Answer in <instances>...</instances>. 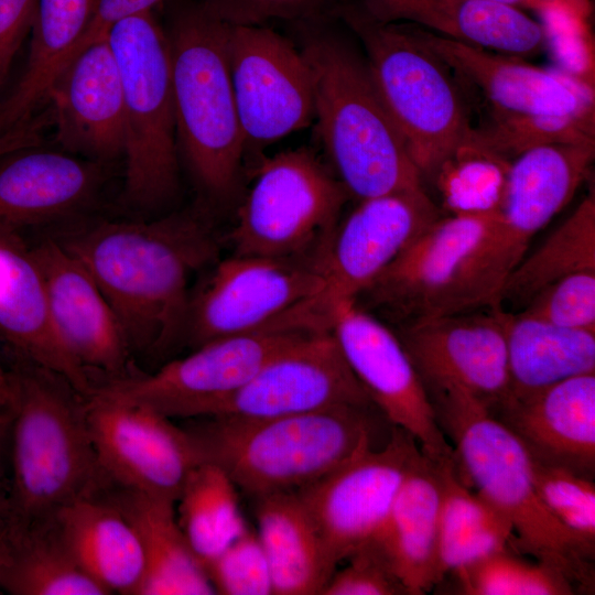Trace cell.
<instances>
[{
    "label": "cell",
    "mask_w": 595,
    "mask_h": 595,
    "mask_svg": "<svg viewBox=\"0 0 595 595\" xmlns=\"http://www.w3.org/2000/svg\"><path fill=\"white\" fill-rule=\"evenodd\" d=\"M510 162L470 139L440 166L430 183L446 215L495 216L504 199Z\"/></svg>",
    "instance_id": "obj_38"
},
{
    "label": "cell",
    "mask_w": 595,
    "mask_h": 595,
    "mask_svg": "<svg viewBox=\"0 0 595 595\" xmlns=\"http://www.w3.org/2000/svg\"><path fill=\"white\" fill-rule=\"evenodd\" d=\"M273 595H317L331 578L320 539L295 491L253 499Z\"/></svg>",
    "instance_id": "obj_33"
},
{
    "label": "cell",
    "mask_w": 595,
    "mask_h": 595,
    "mask_svg": "<svg viewBox=\"0 0 595 595\" xmlns=\"http://www.w3.org/2000/svg\"><path fill=\"white\" fill-rule=\"evenodd\" d=\"M465 595H572L573 583L559 570L512 553L509 548L451 573Z\"/></svg>",
    "instance_id": "obj_39"
},
{
    "label": "cell",
    "mask_w": 595,
    "mask_h": 595,
    "mask_svg": "<svg viewBox=\"0 0 595 595\" xmlns=\"http://www.w3.org/2000/svg\"><path fill=\"white\" fill-rule=\"evenodd\" d=\"M433 407L454 444L458 478L509 520L511 547L562 572L580 593H593L595 548L547 508L534 486L531 458L515 434L467 394L442 396Z\"/></svg>",
    "instance_id": "obj_6"
},
{
    "label": "cell",
    "mask_w": 595,
    "mask_h": 595,
    "mask_svg": "<svg viewBox=\"0 0 595 595\" xmlns=\"http://www.w3.org/2000/svg\"><path fill=\"white\" fill-rule=\"evenodd\" d=\"M0 336L29 363L67 379L88 397L95 385L61 342L51 320L45 283L19 231L0 228Z\"/></svg>",
    "instance_id": "obj_25"
},
{
    "label": "cell",
    "mask_w": 595,
    "mask_h": 595,
    "mask_svg": "<svg viewBox=\"0 0 595 595\" xmlns=\"http://www.w3.org/2000/svg\"><path fill=\"white\" fill-rule=\"evenodd\" d=\"M164 31L180 161L202 205L239 203L246 145L229 71V24L198 0H171Z\"/></svg>",
    "instance_id": "obj_4"
},
{
    "label": "cell",
    "mask_w": 595,
    "mask_h": 595,
    "mask_svg": "<svg viewBox=\"0 0 595 595\" xmlns=\"http://www.w3.org/2000/svg\"><path fill=\"white\" fill-rule=\"evenodd\" d=\"M349 197L311 149L277 153L261 161L238 203L232 255L320 264Z\"/></svg>",
    "instance_id": "obj_10"
},
{
    "label": "cell",
    "mask_w": 595,
    "mask_h": 595,
    "mask_svg": "<svg viewBox=\"0 0 595 595\" xmlns=\"http://www.w3.org/2000/svg\"><path fill=\"white\" fill-rule=\"evenodd\" d=\"M335 571L321 595H409L379 544L370 539Z\"/></svg>",
    "instance_id": "obj_46"
},
{
    "label": "cell",
    "mask_w": 595,
    "mask_h": 595,
    "mask_svg": "<svg viewBox=\"0 0 595 595\" xmlns=\"http://www.w3.org/2000/svg\"><path fill=\"white\" fill-rule=\"evenodd\" d=\"M125 105V203L137 210L169 204L180 186V156L167 37L151 11L128 17L107 34Z\"/></svg>",
    "instance_id": "obj_8"
},
{
    "label": "cell",
    "mask_w": 595,
    "mask_h": 595,
    "mask_svg": "<svg viewBox=\"0 0 595 595\" xmlns=\"http://www.w3.org/2000/svg\"><path fill=\"white\" fill-rule=\"evenodd\" d=\"M595 143H554L527 150L511 160L493 248L516 262L531 239L571 201L586 178Z\"/></svg>",
    "instance_id": "obj_23"
},
{
    "label": "cell",
    "mask_w": 595,
    "mask_h": 595,
    "mask_svg": "<svg viewBox=\"0 0 595 595\" xmlns=\"http://www.w3.org/2000/svg\"><path fill=\"white\" fill-rule=\"evenodd\" d=\"M442 215L425 188L359 201L339 220L320 261L329 306L356 301Z\"/></svg>",
    "instance_id": "obj_19"
},
{
    "label": "cell",
    "mask_w": 595,
    "mask_h": 595,
    "mask_svg": "<svg viewBox=\"0 0 595 595\" xmlns=\"http://www.w3.org/2000/svg\"><path fill=\"white\" fill-rule=\"evenodd\" d=\"M544 45L560 72L594 88V46L587 20L560 10H542Z\"/></svg>",
    "instance_id": "obj_45"
},
{
    "label": "cell",
    "mask_w": 595,
    "mask_h": 595,
    "mask_svg": "<svg viewBox=\"0 0 595 595\" xmlns=\"http://www.w3.org/2000/svg\"><path fill=\"white\" fill-rule=\"evenodd\" d=\"M228 61L246 151L315 118L312 73L291 39L268 25H229Z\"/></svg>",
    "instance_id": "obj_14"
},
{
    "label": "cell",
    "mask_w": 595,
    "mask_h": 595,
    "mask_svg": "<svg viewBox=\"0 0 595 595\" xmlns=\"http://www.w3.org/2000/svg\"><path fill=\"white\" fill-rule=\"evenodd\" d=\"M501 306L444 314L398 325V335L430 399L465 393L488 411L510 393Z\"/></svg>",
    "instance_id": "obj_15"
},
{
    "label": "cell",
    "mask_w": 595,
    "mask_h": 595,
    "mask_svg": "<svg viewBox=\"0 0 595 595\" xmlns=\"http://www.w3.org/2000/svg\"><path fill=\"white\" fill-rule=\"evenodd\" d=\"M495 218L442 215L356 301L398 325L458 313L466 279Z\"/></svg>",
    "instance_id": "obj_13"
},
{
    "label": "cell",
    "mask_w": 595,
    "mask_h": 595,
    "mask_svg": "<svg viewBox=\"0 0 595 595\" xmlns=\"http://www.w3.org/2000/svg\"><path fill=\"white\" fill-rule=\"evenodd\" d=\"M47 101L65 152L99 163L123 155V90L107 36L63 66L48 87Z\"/></svg>",
    "instance_id": "obj_21"
},
{
    "label": "cell",
    "mask_w": 595,
    "mask_h": 595,
    "mask_svg": "<svg viewBox=\"0 0 595 595\" xmlns=\"http://www.w3.org/2000/svg\"><path fill=\"white\" fill-rule=\"evenodd\" d=\"M442 483L439 463L422 452L404 478L385 523L371 538L409 595L437 585L436 553Z\"/></svg>",
    "instance_id": "obj_29"
},
{
    "label": "cell",
    "mask_w": 595,
    "mask_h": 595,
    "mask_svg": "<svg viewBox=\"0 0 595 595\" xmlns=\"http://www.w3.org/2000/svg\"><path fill=\"white\" fill-rule=\"evenodd\" d=\"M42 272L53 326L75 361L106 381L132 376L131 351L119 322L87 269L61 244L31 247Z\"/></svg>",
    "instance_id": "obj_20"
},
{
    "label": "cell",
    "mask_w": 595,
    "mask_h": 595,
    "mask_svg": "<svg viewBox=\"0 0 595 595\" xmlns=\"http://www.w3.org/2000/svg\"><path fill=\"white\" fill-rule=\"evenodd\" d=\"M86 414L106 480L176 504L203 462L183 426L147 407L98 393L87 397Z\"/></svg>",
    "instance_id": "obj_16"
},
{
    "label": "cell",
    "mask_w": 595,
    "mask_h": 595,
    "mask_svg": "<svg viewBox=\"0 0 595 595\" xmlns=\"http://www.w3.org/2000/svg\"><path fill=\"white\" fill-rule=\"evenodd\" d=\"M23 145V138L18 132H8L0 136V156L20 149Z\"/></svg>",
    "instance_id": "obj_51"
},
{
    "label": "cell",
    "mask_w": 595,
    "mask_h": 595,
    "mask_svg": "<svg viewBox=\"0 0 595 595\" xmlns=\"http://www.w3.org/2000/svg\"><path fill=\"white\" fill-rule=\"evenodd\" d=\"M208 208L147 221H100L61 244L110 304L131 354L159 356L183 342L192 275L218 260Z\"/></svg>",
    "instance_id": "obj_1"
},
{
    "label": "cell",
    "mask_w": 595,
    "mask_h": 595,
    "mask_svg": "<svg viewBox=\"0 0 595 595\" xmlns=\"http://www.w3.org/2000/svg\"><path fill=\"white\" fill-rule=\"evenodd\" d=\"M377 20L416 24L436 34L515 57L544 46L543 29L521 9L482 0H359Z\"/></svg>",
    "instance_id": "obj_27"
},
{
    "label": "cell",
    "mask_w": 595,
    "mask_h": 595,
    "mask_svg": "<svg viewBox=\"0 0 595 595\" xmlns=\"http://www.w3.org/2000/svg\"><path fill=\"white\" fill-rule=\"evenodd\" d=\"M506 349L509 397H523L572 377L595 374V331L559 326L507 311Z\"/></svg>",
    "instance_id": "obj_32"
},
{
    "label": "cell",
    "mask_w": 595,
    "mask_h": 595,
    "mask_svg": "<svg viewBox=\"0 0 595 595\" xmlns=\"http://www.w3.org/2000/svg\"><path fill=\"white\" fill-rule=\"evenodd\" d=\"M473 141L511 161L540 145L594 142V118L490 110L489 122L484 128H475Z\"/></svg>",
    "instance_id": "obj_40"
},
{
    "label": "cell",
    "mask_w": 595,
    "mask_h": 595,
    "mask_svg": "<svg viewBox=\"0 0 595 595\" xmlns=\"http://www.w3.org/2000/svg\"><path fill=\"white\" fill-rule=\"evenodd\" d=\"M237 490L219 466L202 462L176 501L178 524L203 566L248 529Z\"/></svg>",
    "instance_id": "obj_37"
},
{
    "label": "cell",
    "mask_w": 595,
    "mask_h": 595,
    "mask_svg": "<svg viewBox=\"0 0 595 595\" xmlns=\"http://www.w3.org/2000/svg\"><path fill=\"white\" fill-rule=\"evenodd\" d=\"M482 1L505 4V6L518 8V9H521V10L522 9H533L534 10V6L532 4V2L530 0H482Z\"/></svg>",
    "instance_id": "obj_52"
},
{
    "label": "cell",
    "mask_w": 595,
    "mask_h": 595,
    "mask_svg": "<svg viewBox=\"0 0 595 595\" xmlns=\"http://www.w3.org/2000/svg\"><path fill=\"white\" fill-rule=\"evenodd\" d=\"M0 591H1V588H0Z\"/></svg>",
    "instance_id": "obj_54"
},
{
    "label": "cell",
    "mask_w": 595,
    "mask_h": 595,
    "mask_svg": "<svg viewBox=\"0 0 595 595\" xmlns=\"http://www.w3.org/2000/svg\"><path fill=\"white\" fill-rule=\"evenodd\" d=\"M329 324L349 368L387 421L408 432L430 459L452 458L453 446L396 332L355 301L334 303Z\"/></svg>",
    "instance_id": "obj_17"
},
{
    "label": "cell",
    "mask_w": 595,
    "mask_h": 595,
    "mask_svg": "<svg viewBox=\"0 0 595 595\" xmlns=\"http://www.w3.org/2000/svg\"><path fill=\"white\" fill-rule=\"evenodd\" d=\"M437 463L442 483L436 553L440 584L452 572L508 549L513 531L502 513L458 478L454 456Z\"/></svg>",
    "instance_id": "obj_34"
},
{
    "label": "cell",
    "mask_w": 595,
    "mask_h": 595,
    "mask_svg": "<svg viewBox=\"0 0 595 595\" xmlns=\"http://www.w3.org/2000/svg\"><path fill=\"white\" fill-rule=\"evenodd\" d=\"M337 17L361 43L382 104L430 182L475 130L452 69L411 23L382 22L351 0H343Z\"/></svg>",
    "instance_id": "obj_7"
},
{
    "label": "cell",
    "mask_w": 595,
    "mask_h": 595,
    "mask_svg": "<svg viewBox=\"0 0 595 595\" xmlns=\"http://www.w3.org/2000/svg\"><path fill=\"white\" fill-rule=\"evenodd\" d=\"M98 489L121 510L140 540L145 565L140 595L215 594L178 524L175 502L108 480Z\"/></svg>",
    "instance_id": "obj_30"
},
{
    "label": "cell",
    "mask_w": 595,
    "mask_h": 595,
    "mask_svg": "<svg viewBox=\"0 0 595 595\" xmlns=\"http://www.w3.org/2000/svg\"><path fill=\"white\" fill-rule=\"evenodd\" d=\"M37 0H0V86L29 31Z\"/></svg>",
    "instance_id": "obj_47"
},
{
    "label": "cell",
    "mask_w": 595,
    "mask_h": 595,
    "mask_svg": "<svg viewBox=\"0 0 595 595\" xmlns=\"http://www.w3.org/2000/svg\"><path fill=\"white\" fill-rule=\"evenodd\" d=\"M96 0H37L24 71L0 102V136L30 123L86 30Z\"/></svg>",
    "instance_id": "obj_31"
},
{
    "label": "cell",
    "mask_w": 595,
    "mask_h": 595,
    "mask_svg": "<svg viewBox=\"0 0 595 595\" xmlns=\"http://www.w3.org/2000/svg\"><path fill=\"white\" fill-rule=\"evenodd\" d=\"M585 270H595L593 191L536 250L522 257L501 291L499 305L517 312L549 284Z\"/></svg>",
    "instance_id": "obj_36"
},
{
    "label": "cell",
    "mask_w": 595,
    "mask_h": 595,
    "mask_svg": "<svg viewBox=\"0 0 595 595\" xmlns=\"http://www.w3.org/2000/svg\"><path fill=\"white\" fill-rule=\"evenodd\" d=\"M338 18L288 23L313 77L315 118L334 174L358 201L425 188L365 56Z\"/></svg>",
    "instance_id": "obj_2"
},
{
    "label": "cell",
    "mask_w": 595,
    "mask_h": 595,
    "mask_svg": "<svg viewBox=\"0 0 595 595\" xmlns=\"http://www.w3.org/2000/svg\"><path fill=\"white\" fill-rule=\"evenodd\" d=\"M517 312L559 326L595 331V270L549 284Z\"/></svg>",
    "instance_id": "obj_43"
},
{
    "label": "cell",
    "mask_w": 595,
    "mask_h": 595,
    "mask_svg": "<svg viewBox=\"0 0 595 595\" xmlns=\"http://www.w3.org/2000/svg\"><path fill=\"white\" fill-rule=\"evenodd\" d=\"M209 271L191 292L183 342L192 349L279 326L331 327L326 281L316 262L231 255Z\"/></svg>",
    "instance_id": "obj_9"
},
{
    "label": "cell",
    "mask_w": 595,
    "mask_h": 595,
    "mask_svg": "<svg viewBox=\"0 0 595 595\" xmlns=\"http://www.w3.org/2000/svg\"><path fill=\"white\" fill-rule=\"evenodd\" d=\"M204 567L215 594L273 595L264 551L249 528Z\"/></svg>",
    "instance_id": "obj_42"
},
{
    "label": "cell",
    "mask_w": 595,
    "mask_h": 595,
    "mask_svg": "<svg viewBox=\"0 0 595 595\" xmlns=\"http://www.w3.org/2000/svg\"><path fill=\"white\" fill-rule=\"evenodd\" d=\"M420 454L416 441L392 426L383 445L358 454L295 491L317 533L331 576L380 530Z\"/></svg>",
    "instance_id": "obj_12"
},
{
    "label": "cell",
    "mask_w": 595,
    "mask_h": 595,
    "mask_svg": "<svg viewBox=\"0 0 595 595\" xmlns=\"http://www.w3.org/2000/svg\"><path fill=\"white\" fill-rule=\"evenodd\" d=\"M191 420L183 428L202 461L219 466L252 500L298 491L383 445L388 440L378 441L383 423H389L374 404L259 420L225 415Z\"/></svg>",
    "instance_id": "obj_3"
},
{
    "label": "cell",
    "mask_w": 595,
    "mask_h": 595,
    "mask_svg": "<svg viewBox=\"0 0 595 595\" xmlns=\"http://www.w3.org/2000/svg\"><path fill=\"white\" fill-rule=\"evenodd\" d=\"M316 329L279 326L209 340L152 374L105 381L93 393L140 404L170 419L217 414L281 348Z\"/></svg>",
    "instance_id": "obj_11"
},
{
    "label": "cell",
    "mask_w": 595,
    "mask_h": 595,
    "mask_svg": "<svg viewBox=\"0 0 595 595\" xmlns=\"http://www.w3.org/2000/svg\"><path fill=\"white\" fill-rule=\"evenodd\" d=\"M538 462L595 475V374L569 378L489 411Z\"/></svg>",
    "instance_id": "obj_24"
},
{
    "label": "cell",
    "mask_w": 595,
    "mask_h": 595,
    "mask_svg": "<svg viewBox=\"0 0 595 595\" xmlns=\"http://www.w3.org/2000/svg\"><path fill=\"white\" fill-rule=\"evenodd\" d=\"M534 6V10H560L574 17L587 20L591 10V0H530Z\"/></svg>",
    "instance_id": "obj_49"
},
{
    "label": "cell",
    "mask_w": 595,
    "mask_h": 595,
    "mask_svg": "<svg viewBox=\"0 0 595 595\" xmlns=\"http://www.w3.org/2000/svg\"><path fill=\"white\" fill-rule=\"evenodd\" d=\"M51 520L75 561L108 594L140 595L145 571L140 540L99 489L63 506Z\"/></svg>",
    "instance_id": "obj_28"
},
{
    "label": "cell",
    "mask_w": 595,
    "mask_h": 595,
    "mask_svg": "<svg viewBox=\"0 0 595 595\" xmlns=\"http://www.w3.org/2000/svg\"><path fill=\"white\" fill-rule=\"evenodd\" d=\"M8 523L28 528L99 488L105 476L90 439L87 397L63 376L29 363L11 371Z\"/></svg>",
    "instance_id": "obj_5"
},
{
    "label": "cell",
    "mask_w": 595,
    "mask_h": 595,
    "mask_svg": "<svg viewBox=\"0 0 595 595\" xmlns=\"http://www.w3.org/2000/svg\"><path fill=\"white\" fill-rule=\"evenodd\" d=\"M454 73L476 86L495 111L594 118V88L559 69L469 45L412 24Z\"/></svg>",
    "instance_id": "obj_22"
},
{
    "label": "cell",
    "mask_w": 595,
    "mask_h": 595,
    "mask_svg": "<svg viewBox=\"0 0 595 595\" xmlns=\"http://www.w3.org/2000/svg\"><path fill=\"white\" fill-rule=\"evenodd\" d=\"M7 523V488L0 484V530Z\"/></svg>",
    "instance_id": "obj_53"
},
{
    "label": "cell",
    "mask_w": 595,
    "mask_h": 595,
    "mask_svg": "<svg viewBox=\"0 0 595 595\" xmlns=\"http://www.w3.org/2000/svg\"><path fill=\"white\" fill-rule=\"evenodd\" d=\"M531 469L537 491L550 512L582 541L595 548L593 478L532 458Z\"/></svg>",
    "instance_id": "obj_41"
},
{
    "label": "cell",
    "mask_w": 595,
    "mask_h": 595,
    "mask_svg": "<svg viewBox=\"0 0 595 595\" xmlns=\"http://www.w3.org/2000/svg\"><path fill=\"white\" fill-rule=\"evenodd\" d=\"M0 588L14 595H107L75 561L51 519L8 524L0 541Z\"/></svg>",
    "instance_id": "obj_35"
},
{
    "label": "cell",
    "mask_w": 595,
    "mask_h": 595,
    "mask_svg": "<svg viewBox=\"0 0 595 595\" xmlns=\"http://www.w3.org/2000/svg\"><path fill=\"white\" fill-rule=\"evenodd\" d=\"M11 371L0 365V411L9 408L12 392Z\"/></svg>",
    "instance_id": "obj_50"
},
{
    "label": "cell",
    "mask_w": 595,
    "mask_h": 595,
    "mask_svg": "<svg viewBox=\"0 0 595 595\" xmlns=\"http://www.w3.org/2000/svg\"><path fill=\"white\" fill-rule=\"evenodd\" d=\"M33 147L0 156V228L19 231L67 217L100 186L99 162Z\"/></svg>",
    "instance_id": "obj_26"
},
{
    "label": "cell",
    "mask_w": 595,
    "mask_h": 595,
    "mask_svg": "<svg viewBox=\"0 0 595 595\" xmlns=\"http://www.w3.org/2000/svg\"><path fill=\"white\" fill-rule=\"evenodd\" d=\"M161 1L163 0H96L90 21L69 57L73 58L86 46L105 39L117 22L151 11Z\"/></svg>",
    "instance_id": "obj_48"
},
{
    "label": "cell",
    "mask_w": 595,
    "mask_h": 595,
    "mask_svg": "<svg viewBox=\"0 0 595 595\" xmlns=\"http://www.w3.org/2000/svg\"><path fill=\"white\" fill-rule=\"evenodd\" d=\"M349 404L374 403L331 328H323L275 353L215 415L259 420Z\"/></svg>",
    "instance_id": "obj_18"
},
{
    "label": "cell",
    "mask_w": 595,
    "mask_h": 595,
    "mask_svg": "<svg viewBox=\"0 0 595 595\" xmlns=\"http://www.w3.org/2000/svg\"><path fill=\"white\" fill-rule=\"evenodd\" d=\"M213 15L229 25H267L338 18L343 0H198Z\"/></svg>",
    "instance_id": "obj_44"
}]
</instances>
